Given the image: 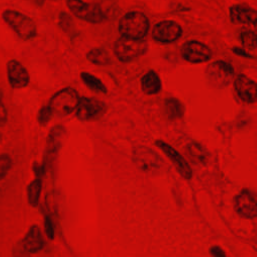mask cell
Listing matches in <instances>:
<instances>
[{"label": "cell", "instance_id": "obj_1", "mask_svg": "<svg viewBox=\"0 0 257 257\" xmlns=\"http://www.w3.org/2000/svg\"><path fill=\"white\" fill-rule=\"evenodd\" d=\"M2 19L22 40H30L37 35V26L33 19L17 10L4 9Z\"/></svg>", "mask_w": 257, "mask_h": 257}, {"label": "cell", "instance_id": "obj_2", "mask_svg": "<svg viewBox=\"0 0 257 257\" xmlns=\"http://www.w3.org/2000/svg\"><path fill=\"white\" fill-rule=\"evenodd\" d=\"M148 17L140 11H131L124 14L118 23V30L122 37L131 39H143L149 30Z\"/></svg>", "mask_w": 257, "mask_h": 257}, {"label": "cell", "instance_id": "obj_3", "mask_svg": "<svg viewBox=\"0 0 257 257\" xmlns=\"http://www.w3.org/2000/svg\"><path fill=\"white\" fill-rule=\"evenodd\" d=\"M79 99L80 97L74 88L64 87L51 96L47 105L52 114L66 116L76 109Z\"/></svg>", "mask_w": 257, "mask_h": 257}, {"label": "cell", "instance_id": "obj_4", "mask_svg": "<svg viewBox=\"0 0 257 257\" xmlns=\"http://www.w3.org/2000/svg\"><path fill=\"white\" fill-rule=\"evenodd\" d=\"M148 50V44L143 39L120 37L113 43V53L122 62H128L143 56Z\"/></svg>", "mask_w": 257, "mask_h": 257}, {"label": "cell", "instance_id": "obj_5", "mask_svg": "<svg viewBox=\"0 0 257 257\" xmlns=\"http://www.w3.org/2000/svg\"><path fill=\"white\" fill-rule=\"evenodd\" d=\"M69 11L84 21L89 23H101L105 20V13L97 3H88L82 0H66Z\"/></svg>", "mask_w": 257, "mask_h": 257}, {"label": "cell", "instance_id": "obj_6", "mask_svg": "<svg viewBox=\"0 0 257 257\" xmlns=\"http://www.w3.org/2000/svg\"><path fill=\"white\" fill-rule=\"evenodd\" d=\"M107 110L104 102L93 97H80L76 107V117L83 122L101 118Z\"/></svg>", "mask_w": 257, "mask_h": 257}, {"label": "cell", "instance_id": "obj_7", "mask_svg": "<svg viewBox=\"0 0 257 257\" xmlns=\"http://www.w3.org/2000/svg\"><path fill=\"white\" fill-rule=\"evenodd\" d=\"M182 35V27L173 20H163L158 22L152 30V38L161 43H172Z\"/></svg>", "mask_w": 257, "mask_h": 257}, {"label": "cell", "instance_id": "obj_8", "mask_svg": "<svg viewBox=\"0 0 257 257\" xmlns=\"http://www.w3.org/2000/svg\"><path fill=\"white\" fill-rule=\"evenodd\" d=\"M182 56L191 63H202L211 59L212 50L205 43L197 40L187 41L181 49Z\"/></svg>", "mask_w": 257, "mask_h": 257}, {"label": "cell", "instance_id": "obj_9", "mask_svg": "<svg viewBox=\"0 0 257 257\" xmlns=\"http://www.w3.org/2000/svg\"><path fill=\"white\" fill-rule=\"evenodd\" d=\"M6 73L8 83L13 89L24 88L30 81L27 69L16 59H10L6 63Z\"/></svg>", "mask_w": 257, "mask_h": 257}, {"label": "cell", "instance_id": "obj_10", "mask_svg": "<svg viewBox=\"0 0 257 257\" xmlns=\"http://www.w3.org/2000/svg\"><path fill=\"white\" fill-rule=\"evenodd\" d=\"M155 144L171 160V162L174 164V166L176 167L179 174L184 179L190 180L192 178L193 173H192V169H191L189 163L186 161V159L176 149H174L172 146H170L169 144L165 143L162 140H157L155 142Z\"/></svg>", "mask_w": 257, "mask_h": 257}, {"label": "cell", "instance_id": "obj_11", "mask_svg": "<svg viewBox=\"0 0 257 257\" xmlns=\"http://www.w3.org/2000/svg\"><path fill=\"white\" fill-rule=\"evenodd\" d=\"M210 80L217 86L228 85L234 75V67L227 61L217 60L207 67Z\"/></svg>", "mask_w": 257, "mask_h": 257}, {"label": "cell", "instance_id": "obj_12", "mask_svg": "<svg viewBox=\"0 0 257 257\" xmlns=\"http://www.w3.org/2000/svg\"><path fill=\"white\" fill-rule=\"evenodd\" d=\"M234 207L236 212L245 219H255L257 216V204L255 195L244 189L234 199Z\"/></svg>", "mask_w": 257, "mask_h": 257}, {"label": "cell", "instance_id": "obj_13", "mask_svg": "<svg viewBox=\"0 0 257 257\" xmlns=\"http://www.w3.org/2000/svg\"><path fill=\"white\" fill-rule=\"evenodd\" d=\"M234 88L237 95L244 101L254 103L257 99V84L245 74H239L234 80Z\"/></svg>", "mask_w": 257, "mask_h": 257}, {"label": "cell", "instance_id": "obj_14", "mask_svg": "<svg viewBox=\"0 0 257 257\" xmlns=\"http://www.w3.org/2000/svg\"><path fill=\"white\" fill-rule=\"evenodd\" d=\"M229 16L235 24H246L255 26L257 11L249 6L233 5L229 9Z\"/></svg>", "mask_w": 257, "mask_h": 257}, {"label": "cell", "instance_id": "obj_15", "mask_svg": "<svg viewBox=\"0 0 257 257\" xmlns=\"http://www.w3.org/2000/svg\"><path fill=\"white\" fill-rule=\"evenodd\" d=\"M22 249L33 254L41 251L44 247V239L42 233L37 225H32L21 241Z\"/></svg>", "mask_w": 257, "mask_h": 257}, {"label": "cell", "instance_id": "obj_16", "mask_svg": "<svg viewBox=\"0 0 257 257\" xmlns=\"http://www.w3.org/2000/svg\"><path fill=\"white\" fill-rule=\"evenodd\" d=\"M141 88L144 93L149 95L159 93L162 89V82L159 75L153 70L145 73L141 78Z\"/></svg>", "mask_w": 257, "mask_h": 257}, {"label": "cell", "instance_id": "obj_17", "mask_svg": "<svg viewBox=\"0 0 257 257\" xmlns=\"http://www.w3.org/2000/svg\"><path fill=\"white\" fill-rule=\"evenodd\" d=\"M157 156L154 152L148 150V148H138L135 153V160L139 167L144 171L152 170L157 166Z\"/></svg>", "mask_w": 257, "mask_h": 257}, {"label": "cell", "instance_id": "obj_18", "mask_svg": "<svg viewBox=\"0 0 257 257\" xmlns=\"http://www.w3.org/2000/svg\"><path fill=\"white\" fill-rule=\"evenodd\" d=\"M166 109L168 114V119L171 121H178L184 117V105L183 103L174 97L166 99Z\"/></svg>", "mask_w": 257, "mask_h": 257}, {"label": "cell", "instance_id": "obj_19", "mask_svg": "<svg viewBox=\"0 0 257 257\" xmlns=\"http://www.w3.org/2000/svg\"><path fill=\"white\" fill-rule=\"evenodd\" d=\"M41 188H42V181L39 178H35L27 186V202L31 207L38 206Z\"/></svg>", "mask_w": 257, "mask_h": 257}, {"label": "cell", "instance_id": "obj_20", "mask_svg": "<svg viewBox=\"0 0 257 257\" xmlns=\"http://www.w3.org/2000/svg\"><path fill=\"white\" fill-rule=\"evenodd\" d=\"M86 58L95 65H109L111 64V57L109 54L101 48L90 49L86 53Z\"/></svg>", "mask_w": 257, "mask_h": 257}, {"label": "cell", "instance_id": "obj_21", "mask_svg": "<svg viewBox=\"0 0 257 257\" xmlns=\"http://www.w3.org/2000/svg\"><path fill=\"white\" fill-rule=\"evenodd\" d=\"M80 78L90 90L98 93H106L107 89L105 85L102 83V81L99 78H97L93 74L88 72H81Z\"/></svg>", "mask_w": 257, "mask_h": 257}, {"label": "cell", "instance_id": "obj_22", "mask_svg": "<svg viewBox=\"0 0 257 257\" xmlns=\"http://www.w3.org/2000/svg\"><path fill=\"white\" fill-rule=\"evenodd\" d=\"M239 40L242 45L249 50H255L257 47L256 33L253 30H243L239 33Z\"/></svg>", "mask_w": 257, "mask_h": 257}, {"label": "cell", "instance_id": "obj_23", "mask_svg": "<svg viewBox=\"0 0 257 257\" xmlns=\"http://www.w3.org/2000/svg\"><path fill=\"white\" fill-rule=\"evenodd\" d=\"M187 152L190 158L195 162H205L207 160V154L199 144H190L187 147Z\"/></svg>", "mask_w": 257, "mask_h": 257}, {"label": "cell", "instance_id": "obj_24", "mask_svg": "<svg viewBox=\"0 0 257 257\" xmlns=\"http://www.w3.org/2000/svg\"><path fill=\"white\" fill-rule=\"evenodd\" d=\"M13 161L8 154H0V180L4 179L11 170Z\"/></svg>", "mask_w": 257, "mask_h": 257}, {"label": "cell", "instance_id": "obj_25", "mask_svg": "<svg viewBox=\"0 0 257 257\" xmlns=\"http://www.w3.org/2000/svg\"><path fill=\"white\" fill-rule=\"evenodd\" d=\"M52 115H53V114H52V112H51L49 106H48L47 104H46V105H43V106L39 109V111H38L37 121H38L39 125H41V126L46 125V124L49 122V120L51 119V116H52Z\"/></svg>", "mask_w": 257, "mask_h": 257}, {"label": "cell", "instance_id": "obj_26", "mask_svg": "<svg viewBox=\"0 0 257 257\" xmlns=\"http://www.w3.org/2000/svg\"><path fill=\"white\" fill-rule=\"evenodd\" d=\"M44 232L46 237L49 240H53L54 239V226L52 223L51 218L48 215L44 216Z\"/></svg>", "mask_w": 257, "mask_h": 257}, {"label": "cell", "instance_id": "obj_27", "mask_svg": "<svg viewBox=\"0 0 257 257\" xmlns=\"http://www.w3.org/2000/svg\"><path fill=\"white\" fill-rule=\"evenodd\" d=\"M70 17L67 13L65 12H60L59 14V17H58V24L59 26L61 27V29L64 31V32H68L69 29H70Z\"/></svg>", "mask_w": 257, "mask_h": 257}, {"label": "cell", "instance_id": "obj_28", "mask_svg": "<svg viewBox=\"0 0 257 257\" xmlns=\"http://www.w3.org/2000/svg\"><path fill=\"white\" fill-rule=\"evenodd\" d=\"M32 171L34 172V175L36 178L41 179L45 174V165L39 164V163H33Z\"/></svg>", "mask_w": 257, "mask_h": 257}, {"label": "cell", "instance_id": "obj_29", "mask_svg": "<svg viewBox=\"0 0 257 257\" xmlns=\"http://www.w3.org/2000/svg\"><path fill=\"white\" fill-rule=\"evenodd\" d=\"M7 117H8L7 109L4 106V104L2 103V100H0V126L4 125L6 123Z\"/></svg>", "mask_w": 257, "mask_h": 257}, {"label": "cell", "instance_id": "obj_30", "mask_svg": "<svg viewBox=\"0 0 257 257\" xmlns=\"http://www.w3.org/2000/svg\"><path fill=\"white\" fill-rule=\"evenodd\" d=\"M210 253L212 257H226V253L219 246H212L210 249Z\"/></svg>", "mask_w": 257, "mask_h": 257}, {"label": "cell", "instance_id": "obj_31", "mask_svg": "<svg viewBox=\"0 0 257 257\" xmlns=\"http://www.w3.org/2000/svg\"><path fill=\"white\" fill-rule=\"evenodd\" d=\"M232 51H233L235 54L239 55V56L249 57V58H254V56H253L252 54H250L249 52H247L246 50H244V49H243V48H241V47H234V48H232Z\"/></svg>", "mask_w": 257, "mask_h": 257}, {"label": "cell", "instance_id": "obj_32", "mask_svg": "<svg viewBox=\"0 0 257 257\" xmlns=\"http://www.w3.org/2000/svg\"><path fill=\"white\" fill-rule=\"evenodd\" d=\"M13 257H30V253H28L25 250L21 249V250H19L17 252H14Z\"/></svg>", "mask_w": 257, "mask_h": 257}, {"label": "cell", "instance_id": "obj_33", "mask_svg": "<svg viewBox=\"0 0 257 257\" xmlns=\"http://www.w3.org/2000/svg\"><path fill=\"white\" fill-rule=\"evenodd\" d=\"M2 97H3V93H2V90L0 88V100H2Z\"/></svg>", "mask_w": 257, "mask_h": 257}, {"label": "cell", "instance_id": "obj_34", "mask_svg": "<svg viewBox=\"0 0 257 257\" xmlns=\"http://www.w3.org/2000/svg\"><path fill=\"white\" fill-rule=\"evenodd\" d=\"M0 141H1V134H0Z\"/></svg>", "mask_w": 257, "mask_h": 257}]
</instances>
